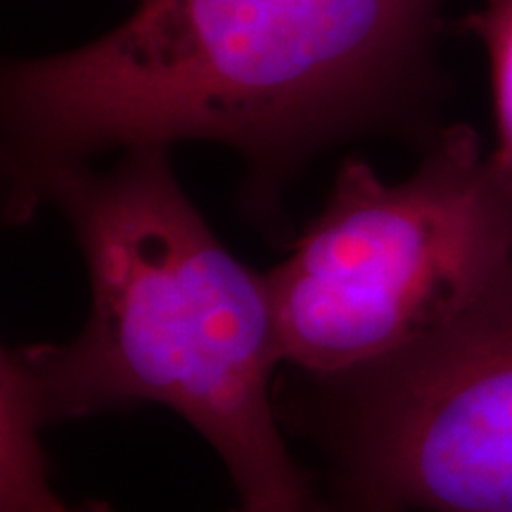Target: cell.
I'll use <instances>...</instances> for the list:
<instances>
[{
	"instance_id": "cell-1",
	"label": "cell",
	"mask_w": 512,
	"mask_h": 512,
	"mask_svg": "<svg viewBox=\"0 0 512 512\" xmlns=\"http://www.w3.org/2000/svg\"><path fill=\"white\" fill-rule=\"evenodd\" d=\"M451 0H136L117 27L0 67V171L10 223L50 178L133 147L214 143L271 211L332 147L448 124L441 43Z\"/></svg>"
},
{
	"instance_id": "cell-2",
	"label": "cell",
	"mask_w": 512,
	"mask_h": 512,
	"mask_svg": "<svg viewBox=\"0 0 512 512\" xmlns=\"http://www.w3.org/2000/svg\"><path fill=\"white\" fill-rule=\"evenodd\" d=\"M38 207L64 216L91 292L74 339L5 351L41 425L157 403L214 448L235 512H323L280 430L273 382L285 358L266 273L216 238L169 147L57 174Z\"/></svg>"
},
{
	"instance_id": "cell-3",
	"label": "cell",
	"mask_w": 512,
	"mask_h": 512,
	"mask_svg": "<svg viewBox=\"0 0 512 512\" xmlns=\"http://www.w3.org/2000/svg\"><path fill=\"white\" fill-rule=\"evenodd\" d=\"M512 256V169L448 124L411 176L339 164L323 209L266 271L285 366L311 380L408 347Z\"/></svg>"
},
{
	"instance_id": "cell-4",
	"label": "cell",
	"mask_w": 512,
	"mask_h": 512,
	"mask_svg": "<svg viewBox=\"0 0 512 512\" xmlns=\"http://www.w3.org/2000/svg\"><path fill=\"white\" fill-rule=\"evenodd\" d=\"M311 384L302 418L339 503L512 512V256L408 347Z\"/></svg>"
},
{
	"instance_id": "cell-5",
	"label": "cell",
	"mask_w": 512,
	"mask_h": 512,
	"mask_svg": "<svg viewBox=\"0 0 512 512\" xmlns=\"http://www.w3.org/2000/svg\"><path fill=\"white\" fill-rule=\"evenodd\" d=\"M29 387L10 356L0 361V512H69L48 479Z\"/></svg>"
},
{
	"instance_id": "cell-6",
	"label": "cell",
	"mask_w": 512,
	"mask_h": 512,
	"mask_svg": "<svg viewBox=\"0 0 512 512\" xmlns=\"http://www.w3.org/2000/svg\"><path fill=\"white\" fill-rule=\"evenodd\" d=\"M451 36H467L482 46L491 72L498 126L496 152L512 169V0H484L453 19Z\"/></svg>"
},
{
	"instance_id": "cell-7",
	"label": "cell",
	"mask_w": 512,
	"mask_h": 512,
	"mask_svg": "<svg viewBox=\"0 0 512 512\" xmlns=\"http://www.w3.org/2000/svg\"><path fill=\"white\" fill-rule=\"evenodd\" d=\"M332 512H401V510H373V508H356V505H344V503H335L330 505Z\"/></svg>"
},
{
	"instance_id": "cell-8",
	"label": "cell",
	"mask_w": 512,
	"mask_h": 512,
	"mask_svg": "<svg viewBox=\"0 0 512 512\" xmlns=\"http://www.w3.org/2000/svg\"><path fill=\"white\" fill-rule=\"evenodd\" d=\"M323 512H330V505L328 503H325V510Z\"/></svg>"
}]
</instances>
